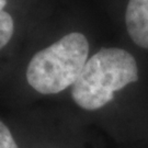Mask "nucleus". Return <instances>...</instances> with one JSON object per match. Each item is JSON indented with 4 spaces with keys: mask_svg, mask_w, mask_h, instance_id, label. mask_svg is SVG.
I'll use <instances>...</instances> for the list:
<instances>
[{
    "mask_svg": "<svg viewBox=\"0 0 148 148\" xmlns=\"http://www.w3.org/2000/svg\"><path fill=\"white\" fill-rule=\"evenodd\" d=\"M88 54L85 35L69 33L32 57L27 69V82L42 95L59 93L74 86L88 62Z\"/></svg>",
    "mask_w": 148,
    "mask_h": 148,
    "instance_id": "obj_2",
    "label": "nucleus"
},
{
    "mask_svg": "<svg viewBox=\"0 0 148 148\" xmlns=\"http://www.w3.org/2000/svg\"><path fill=\"white\" fill-rule=\"evenodd\" d=\"M0 148H19L8 126L0 121Z\"/></svg>",
    "mask_w": 148,
    "mask_h": 148,
    "instance_id": "obj_5",
    "label": "nucleus"
},
{
    "mask_svg": "<svg viewBox=\"0 0 148 148\" xmlns=\"http://www.w3.org/2000/svg\"><path fill=\"white\" fill-rule=\"evenodd\" d=\"M137 80V64L132 54L122 48H102L86 63L71 95L78 106L95 111L108 104L115 91Z\"/></svg>",
    "mask_w": 148,
    "mask_h": 148,
    "instance_id": "obj_1",
    "label": "nucleus"
},
{
    "mask_svg": "<svg viewBox=\"0 0 148 148\" xmlns=\"http://www.w3.org/2000/svg\"><path fill=\"white\" fill-rule=\"evenodd\" d=\"M128 35L134 43L148 49V0H130L125 13Z\"/></svg>",
    "mask_w": 148,
    "mask_h": 148,
    "instance_id": "obj_3",
    "label": "nucleus"
},
{
    "mask_svg": "<svg viewBox=\"0 0 148 148\" xmlns=\"http://www.w3.org/2000/svg\"><path fill=\"white\" fill-rule=\"evenodd\" d=\"M13 32L14 23L12 16L5 11H0V49L8 44Z\"/></svg>",
    "mask_w": 148,
    "mask_h": 148,
    "instance_id": "obj_4",
    "label": "nucleus"
},
{
    "mask_svg": "<svg viewBox=\"0 0 148 148\" xmlns=\"http://www.w3.org/2000/svg\"><path fill=\"white\" fill-rule=\"evenodd\" d=\"M5 5H7V0H0V11H2Z\"/></svg>",
    "mask_w": 148,
    "mask_h": 148,
    "instance_id": "obj_6",
    "label": "nucleus"
}]
</instances>
